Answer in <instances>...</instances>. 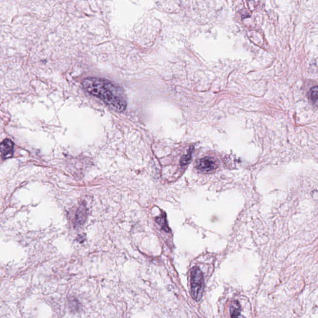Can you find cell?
Returning <instances> with one entry per match:
<instances>
[{
	"mask_svg": "<svg viewBox=\"0 0 318 318\" xmlns=\"http://www.w3.org/2000/svg\"><path fill=\"white\" fill-rule=\"evenodd\" d=\"M204 275L200 267L195 266L191 271L192 297L196 301H199L203 296Z\"/></svg>",
	"mask_w": 318,
	"mask_h": 318,
	"instance_id": "7a4b0ae2",
	"label": "cell"
},
{
	"mask_svg": "<svg viewBox=\"0 0 318 318\" xmlns=\"http://www.w3.org/2000/svg\"><path fill=\"white\" fill-rule=\"evenodd\" d=\"M1 154L2 158L6 159L11 158L14 151V144L12 141L8 139H6L1 142Z\"/></svg>",
	"mask_w": 318,
	"mask_h": 318,
	"instance_id": "277c9868",
	"label": "cell"
},
{
	"mask_svg": "<svg viewBox=\"0 0 318 318\" xmlns=\"http://www.w3.org/2000/svg\"><path fill=\"white\" fill-rule=\"evenodd\" d=\"M310 98L312 102L318 106V86L313 87L310 90Z\"/></svg>",
	"mask_w": 318,
	"mask_h": 318,
	"instance_id": "8992f818",
	"label": "cell"
},
{
	"mask_svg": "<svg viewBox=\"0 0 318 318\" xmlns=\"http://www.w3.org/2000/svg\"><path fill=\"white\" fill-rule=\"evenodd\" d=\"M157 222L159 223V225L162 226L163 227V229L166 230L168 231L167 226L166 225V220H165V217H160L157 219Z\"/></svg>",
	"mask_w": 318,
	"mask_h": 318,
	"instance_id": "52a82bcc",
	"label": "cell"
},
{
	"mask_svg": "<svg viewBox=\"0 0 318 318\" xmlns=\"http://www.w3.org/2000/svg\"><path fill=\"white\" fill-rule=\"evenodd\" d=\"M82 84L85 90L118 112L126 110L127 102L122 89L109 80L98 77L85 78Z\"/></svg>",
	"mask_w": 318,
	"mask_h": 318,
	"instance_id": "6da1fadb",
	"label": "cell"
},
{
	"mask_svg": "<svg viewBox=\"0 0 318 318\" xmlns=\"http://www.w3.org/2000/svg\"><path fill=\"white\" fill-rule=\"evenodd\" d=\"M197 169L202 172H209L213 171L216 169V162L213 159L210 157L199 159L196 162Z\"/></svg>",
	"mask_w": 318,
	"mask_h": 318,
	"instance_id": "3957f363",
	"label": "cell"
},
{
	"mask_svg": "<svg viewBox=\"0 0 318 318\" xmlns=\"http://www.w3.org/2000/svg\"><path fill=\"white\" fill-rule=\"evenodd\" d=\"M241 305L237 300L232 302L230 306V317L231 318H245L241 314Z\"/></svg>",
	"mask_w": 318,
	"mask_h": 318,
	"instance_id": "5b68a950",
	"label": "cell"
}]
</instances>
